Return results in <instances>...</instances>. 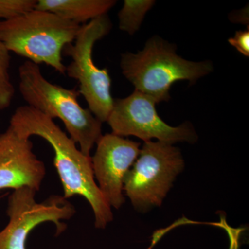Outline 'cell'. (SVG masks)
<instances>
[{
	"mask_svg": "<svg viewBox=\"0 0 249 249\" xmlns=\"http://www.w3.org/2000/svg\"><path fill=\"white\" fill-rule=\"evenodd\" d=\"M9 126L19 137L30 139L37 136L50 144L64 198L83 196L93 210L95 227L101 229L107 227L114 219L113 213L96 183L91 157L80 151L76 142L53 119L30 106L18 107L11 116Z\"/></svg>",
	"mask_w": 249,
	"mask_h": 249,
	"instance_id": "6da1fadb",
	"label": "cell"
},
{
	"mask_svg": "<svg viewBox=\"0 0 249 249\" xmlns=\"http://www.w3.org/2000/svg\"><path fill=\"white\" fill-rule=\"evenodd\" d=\"M155 4L153 0H124L118 14L120 30L134 35L140 29L145 15Z\"/></svg>",
	"mask_w": 249,
	"mask_h": 249,
	"instance_id": "7c38bea8",
	"label": "cell"
},
{
	"mask_svg": "<svg viewBox=\"0 0 249 249\" xmlns=\"http://www.w3.org/2000/svg\"><path fill=\"white\" fill-rule=\"evenodd\" d=\"M96 145L91 157L94 178L109 206L121 209L125 201L124 178L139 157L141 144L111 133L101 136Z\"/></svg>",
	"mask_w": 249,
	"mask_h": 249,
	"instance_id": "9c48e42d",
	"label": "cell"
},
{
	"mask_svg": "<svg viewBox=\"0 0 249 249\" xmlns=\"http://www.w3.org/2000/svg\"><path fill=\"white\" fill-rule=\"evenodd\" d=\"M37 191L28 187L14 190L8 199L9 222L0 231V249H26L29 233L44 222H53L57 234L66 229L62 220L70 219L76 210L63 196H53L42 203L36 199Z\"/></svg>",
	"mask_w": 249,
	"mask_h": 249,
	"instance_id": "ba28073f",
	"label": "cell"
},
{
	"mask_svg": "<svg viewBox=\"0 0 249 249\" xmlns=\"http://www.w3.org/2000/svg\"><path fill=\"white\" fill-rule=\"evenodd\" d=\"M37 0H0V21L10 20L36 9Z\"/></svg>",
	"mask_w": 249,
	"mask_h": 249,
	"instance_id": "5bb4252c",
	"label": "cell"
},
{
	"mask_svg": "<svg viewBox=\"0 0 249 249\" xmlns=\"http://www.w3.org/2000/svg\"><path fill=\"white\" fill-rule=\"evenodd\" d=\"M81 26L35 9L14 19L0 21V40L10 52L36 65L45 64L65 75L62 51L75 40Z\"/></svg>",
	"mask_w": 249,
	"mask_h": 249,
	"instance_id": "277c9868",
	"label": "cell"
},
{
	"mask_svg": "<svg viewBox=\"0 0 249 249\" xmlns=\"http://www.w3.org/2000/svg\"><path fill=\"white\" fill-rule=\"evenodd\" d=\"M115 0H37L36 9L49 11L80 24L107 14Z\"/></svg>",
	"mask_w": 249,
	"mask_h": 249,
	"instance_id": "8fae6325",
	"label": "cell"
},
{
	"mask_svg": "<svg viewBox=\"0 0 249 249\" xmlns=\"http://www.w3.org/2000/svg\"><path fill=\"white\" fill-rule=\"evenodd\" d=\"M111 23L107 15L82 25L76 39L64 47L62 53L71 58L65 74L79 83L80 94L88 109L101 122H107L114 103L111 80L107 69H100L93 60V49L97 41L109 34Z\"/></svg>",
	"mask_w": 249,
	"mask_h": 249,
	"instance_id": "5b68a950",
	"label": "cell"
},
{
	"mask_svg": "<svg viewBox=\"0 0 249 249\" xmlns=\"http://www.w3.org/2000/svg\"><path fill=\"white\" fill-rule=\"evenodd\" d=\"M184 166L178 147L160 142H144L124 178V191L134 209L147 212L162 204Z\"/></svg>",
	"mask_w": 249,
	"mask_h": 249,
	"instance_id": "8992f818",
	"label": "cell"
},
{
	"mask_svg": "<svg viewBox=\"0 0 249 249\" xmlns=\"http://www.w3.org/2000/svg\"><path fill=\"white\" fill-rule=\"evenodd\" d=\"M46 167L33 152L30 139L19 137L10 126L0 134V190L28 187L39 191Z\"/></svg>",
	"mask_w": 249,
	"mask_h": 249,
	"instance_id": "30bf717a",
	"label": "cell"
},
{
	"mask_svg": "<svg viewBox=\"0 0 249 249\" xmlns=\"http://www.w3.org/2000/svg\"><path fill=\"white\" fill-rule=\"evenodd\" d=\"M232 47L246 57L249 56V28L247 30L237 31L234 37L229 39Z\"/></svg>",
	"mask_w": 249,
	"mask_h": 249,
	"instance_id": "9a60e30c",
	"label": "cell"
},
{
	"mask_svg": "<svg viewBox=\"0 0 249 249\" xmlns=\"http://www.w3.org/2000/svg\"><path fill=\"white\" fill-rule=\"evenodd\" d=\"M156 104L150 96L136 90L127 97L114 99L107 121L112 133L121 137L134 136L145 142L155 139L172 145L196 142L197 135L191 124L169 125L159 116Z\"/></svg>",
	"mask_w": 249,
	"mask_h": 249,
	"instance_id": "52a82bcc",
	"label": "cell"
},
{
	"mask_svg": "<svg viewBox=\"0 0 249 249\" xmlns=\"http://www.w3.org/2000/svg\"><path fill=\"white\" fill-rule=\"evenodd\" d=\"M19 92L27 106L65 124L70 138L79 145L80 151L90 157V152L102 136V124L88 108L78 101L79 91L66 89L48 81L40 67L26 60L18 70Z\"/></svg>",
	"mask_w": 249,
	"mask_h": 249,
	"instance_id": "7a4b0ae2",
	"label": "cell"
},
{
	"mask_svg": "<svg viewBox=\"0 0 249 249\" xmlns=\"http://www.w3.org/2000/svg\"><path fill=\"white\" fill-rule=\"evenodd\" d=\"M10 52L0 40V110L9 107L14 97L15 88L9 74Z\"/></svg>",
	"mask_w": 249,
	"mask_h": 249,
	"instance_id": "4fadbf2b",
	"label": "cell"
},
{
	"mask_svg": "<svg viewBox=\"0 0 249 249\" xmlns=\"http://www.w3.org/2000/svg\"><path fill=\"white\" fill-rule=\"evenodd\" d=\"M123 75L136 91L152 98L156 103L168 101L172 85L180 80L191 84L213 71L210 61L193 62L181 58L176 47L159 36L149 39L137 53L121 55Z\"/></svg>",
	"mask_w": 249,
	"mask_h": 249,
	"instance_id": "3957f363",
	"label": "cell"
},
{
	"mask_svg": "<svg viewBox=\"0 0 249 249\" xmlns=\"http://www.w3.org/2000/svg\"><path fill=\"white\" fill-rule=\"evenodd\" d=\"M178 227V222H175L173 224L170 225L169 227L164 228V229H159V230L156 231L152 235V239L151 244H150V247L146 249H152L155 247L157 243H158L159 241L165 235L168 233L170 231L173 230V229H175Z\"/></svg>",
	"mask_w": 249,
	"mask_h": 249,
	"instance_id": "2e32d148",
	"label": "cell"
}]
</instances>
